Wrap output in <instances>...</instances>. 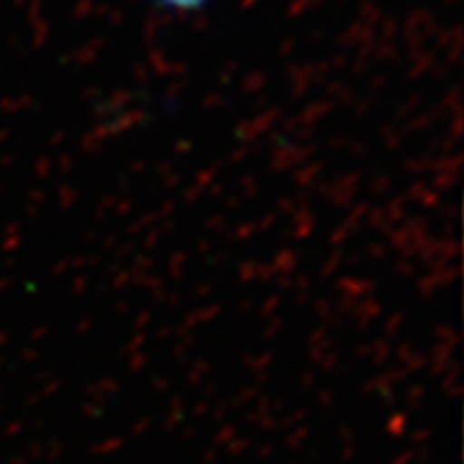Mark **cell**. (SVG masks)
<instances>
[{
    "mask_svg": "<svg viewBox=\"0 0 464 464\" xmlns=\"http://www.w3.org/2000/svg\"><path fill=\"white\" fill-rule=\"evenodd\" d=\"M161 7L179 11V14H191V11H200L208 0H158Z\"/></svg>",
    "mask_w": 464,
    "mask_h": 464,
    "instance_id": "1",
    "label": "cell"
}]
</instances>
